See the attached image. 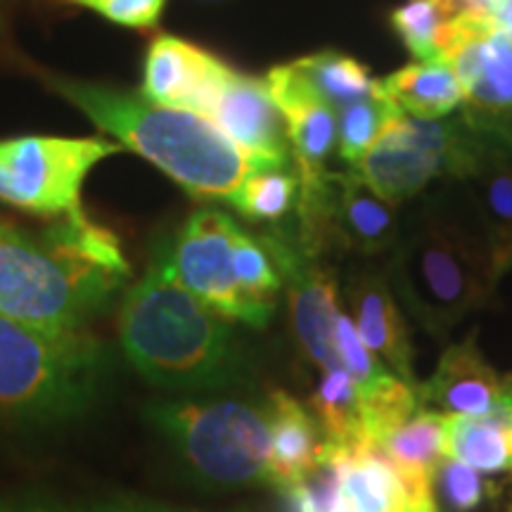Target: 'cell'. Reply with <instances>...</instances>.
Segmentation results:
<instances>
[{
    "instance_id": "cell-26",
    "label": "cell",
    "mask_w": 512,
    "mask_h": 512,
    "mask_svg": "<svg viewBox=\"0 0 512 512\" xmlns=\"http://www.w3.org/2000/svg\"><path fill=\"white\" fill-rule=\"evenodd\" d=\"M43 238L57 247H62L64 252L88 261V264L117 273L121 278L128 275V264L124 259V252H121L119 240L114 238V233H110V230L88 219L83 214V209L74 211V214L60 216V221L55 226H50L43 233Z\"/></svg>"
},
{
    "instance_id": "cell-4",
    "label": "cell",
    "mask_w": 512,
    "mask_h": 512,
    "mask_svg": "<svg viewBox=\"0 0 512 512\" xmlns=\"http://www.w3.org/2000/svg\"><path fill=\"white\" fill-rule=\"evenodd\" d=\"M102 349L83 332H50L0 313V413L69 420L93 406L105 377Z\"/></svg>"
},
{
    "instance_id": "cell-34",
    "label": "cell",
    "mask_w": 512,
    "mask_h": 512,
    "mask_svg": "<svg viewBox=\"0 0 512 512\" xmlns=\"http://www.w3.org/2000/svg\"><path fill=\"white\" fill-rule=\"evenodd\" d=\"M74 512H202L192 508H178V505L152 501L140 496H107L95 501L76 503Z\"/></svg>"
},
{
    "instance_id": "cell-7",
    "label": "cell",
    "mask_w": 512,
    "mask_h": 512,
    "mask_svg": "<svg viewBox=\"0 0 512 512\" xmlns=\"http://www.w3.org/2000/svg\"><path fill=\"white\" fill-rule=\"evenodd\" d=\"M477 145L475 128L463 131L456 121L418 119L401 112L351 171L384 200L399 204L418 195L437 176L465 178Z\"/></svg>"
},
{
    "instance_id": "cell-20",
    "label": "cell",
    "mask_w": 512,
    "mask_h": 512,
    "mask_svg": "<svg viewBox=\"0 0 512 512\" xmlns=\"http://www.w3.org/2000/svg\"><path fill=\"white\" fill-rule=\"evenodd\" d=\"M444 451L475 470L512 477V375L503 377V392L491 413L479 418L446 415Z\"/></svg>"
},
{
    "instance_id": "cell-19",
    "label": "cell",
    "mask_w": 512,
    "mask_h": 512,
    "mask_svg": "<svg viewBox=\"0 0 512 512\" xmlns=\"http://www.w3.org/2000/svg\"><path fill=\"white\" fill-rule=\"evenodd\" d=\"M271 420V456H268L266 484L280 494L294 489L316 470L325 448V434L316 415L287 392H273L268 399Z\"/></svg>"
},
{
    "instance_id": "cell-6",
    "label": "cell",
    "mask_w": 512,
    "mask_h": 512,
    "mask_svg": "<svg viewBox=\"0 0 512 512\" xmlns=\"http://www.w3.org/2000/svg\"><path fill=\"white\" fill-rule=\"evenodd\" d=\"M145 415L202 484L216 489L266 484L268 406L235 399L152 401Z\"/></svg>"
},
{
    "instance_id": "cell-23",
    "label": "cell",
    "mask_w": 512,
    "mask_h": 512,
    "mask_svg": "<svg viewBox=\"0 0 512 512\" xmlns=\"http://www.w3.org/2000/svg\"><path fill=\"white\" fill-rule=\"evenodd\" d=\"M311 88L339 112L351 102L382 91V81L370 76L366 64L342 53H316L294 62Z\"/></svg>"
},
{
    "instance_id": "cell-38",
    "label": "cell",
    "mask_w": 512,
    "mask_h": 512,
    "mask_svg": "<svg viewBox=\"0 0 512 512\" xmlns=\"http://www.w3.org/2000/svg\"><path fill=\"white\" fill-rule=\"evenodd\" d=\"M439 3H444L446 8H451V10H453V0H439Z\"/></svg>"
},
{
    "instance_id": "cell-39",
    "label": "cell",
    "mask_w": 512,
    "mask_h": 512,
    "mask_svg": "<svg viewBox=\"0 0 512 512\" xmlns=\"http://www.w3.org/2000/svg\"><path fill=\"white\" fill-rule=\"evenodd\" d=\"M406 512H411V510H406Z\"/></svg>"
},
{
    "instance_id": "cell-10",
    "label": "cell",
    "mask_w": 512,
    "mask_h": 512,
    "mask_svg": "<svg viewBox=\"0 0 512 512\" xmlns=\"http://www.w3.org/2000/svg\"><path fill=\"white\" fill-rule=\"evenodd\" d=\"M261 245L271 254L280 278L287 283L292 330L304 354L323 370L342 368L335 349L339 309L332 273L318 264L316 254H311L302 242L283 233L264 235Z\"/></svg>"
},
{
    "instance_id": "cell-37",
    "label": "cell",
    "mask_w": 512,
    "mask_h": 512,
    "mask_svg": "<svg viewBox=\"0 0 512 512\" xmlns=\"http://www.w3.org/2000/svg\"><path fill=\"white\" fill-rule=\"evenodd\" d=\"M489 19L505 31L512 34V0H496L489 10Z\"/></svg>"
},
{
    "instance_id": "cell-27",
    "label": "cell",
    "mask_w": 512,
    "mask_h": 512,
    "mask_svg": "<svg viewBox=\"0 0 512 512\" xmlns=\"http://www.w3.org/2000/svg\"><path fill=\"white\" fill-rule=\"evenodd\" d=\"M396 114H401V110L387 98L384 88L380 93L342 107L337 121V145L342 159L354 166Z\"/></svg>"
},
{
    "instance_id": "cell-31",
    "label": "cell",
    "mask_w": 512,
    "mask_h": 512,
    "mask_svg": "<svg viewBox=\"0 0 512 512\" xmlns=\"http://www.w3.org/2000/svg\"><path fill=\"white\" fill-rule=\"evenodd\" d=\"M335 349H337L339 363H342V368L354 377L358 389H361V394L380 387L384 380L392 377L387 366H382L380 358L366 347V342H363L361 335H358L356 325L351 323L347 313H339L337 316Z\"/></svg>"
},
{
    "instance_id": "cell-3",
    "label": "cell",
    "mask_w": 512,
    "mask_h": 512,
    "mask_svg": "<svg viewBox=\"0 0 512 512\" xmlns=\"http://www.w3.org/2000/svg\"><path fill=\"white\" fill-rule=\"evenodd\" d=\"M394 287L432 337H446L496 287L482 228L465 226L453 209L427 204L396 247Z\"/></svg>"
},
{
    "instance_id": "cell-28",
    "label": "cell",
    "mask_w": 512,
    "mask_h": 512,
    "mask_svg": "<svg viewBox=\"0 0 512 512\" xmlns=\"http://www.w3.org/2000/svg\"><path fill=\"white\" fill-rule=\"evenodd\" d=\"M299 192V176L285 169H261L245 178L230 204L252 221H280L292 209Z\"/></svg>"
},
{
    "instance_id": "cell-33",
    "label": "cell",
    "mask_w": 512,
    "mask_h": 512,
    "mask_svg": "<svg viewBox=\"0 0 512 512\" xmlns=\"http://www.w3.org/2000/svg\"><path fill=\"white\" fill-rule=\"evenodd\" d=\"M72 3L98 12L100 17L121 27L150 29L162 15L166 0H72Z\"/></svg>"
},
{
    "instance_id": "cell-15",
    "label": "cell",
    "mask_w": 512,
    "mask_h": 512,
    "mask_svg": "<svg viewBox=\"0 0 512 512\" xmlns=\"http://www.w3.org/2000/svg\"><path fill=\"white\" fill-rule=\"evenodd\" d=\"M503 377L484 361L475 335H470L441 354L437 373L427 384H418L415 394L420 406H434L444 415L479 418L496 406Z\"/></svg>"
},
{
    "instance_id": "cell-25",
    "label": "cell",
    "mask_w": 512,
    "mask_h": 512,
    "mask_svg": "<svg viewBox=\"0 0 512 512\" xmlns=\"http://www.w3.org/2000/svg\"><path fill=\"white\" fill-rule=\"evenodd\" d=\"M456 12L439 0H408L392 12V27L418 62L446 55Z\"/></svg>"
},
{
    "instance_id": "cell-21",
    "label": "cell",
    "mask_w": 512,
    "mask_h": 512,
    "mask_svg": "<svg viewBox=\"0 0 512 512\" xmlns=\"http://www.w3.org/2000/svg\"><path fill=\"white\" fill-rule=\"evenodd\" d=\"M335 446L342 484L356 512H406L408 489L392 460L380 446L358 441L351 446Z\"/></svg>"
},
{
    "instance_id": "cell-14",
    "label": "cell",
    "mask_w": 512,
    "mask_h": 512,
    "mask_svg": "<svg viewBox=\"0 0 512 512\" xmlns=\"http://www.w3.org/2000/svg\"><path fill=\"white\" fill-rule=\"evenodd\" d=\"M207 117L242 150L271 166L290 162L285 121L264 79L230 72L211 102Z\"/></svg>"
},
{
    "instance_id": "cell-22",
    "label": "cell",
    "mask_w": 512,
    "mask_h": 512,
    "mask_svg": "<svg viewBox=\"0 0 512 512\" xmlns=\"http://www.w3.org/2000/svg\"><path fill=\"white\" fill-rule=\"evenodd\" d=\"M384 93L408 117L441 119L465 102L463 83L446 57L415 62L382 81Z\"/></svg>"
},
{
    "instance_id": "cell-32",
    "label": "cell",
    "mask_w": 512,
    "mask_h": 512,
    "mask_svg": "<svg viewBox=\"0 0 512 512\" xmlns=\"http://www.w3.org/2000/svg\"><path fill=\"white\" fill-rule=\"evenodd\" d=\"M434 484L448 508L453 512H470L482 505L486 498L494 496V484H489L479 475L475 467L460 463V460L444 458L437 467Z\"/></svg>"
},
{
    "instance_id": "cell-35",
    "label": "cell",
    "mask_w": 512,
    "mask_h": 512,
    "mask_svg": "<svg viewBox=\"0 0 512 512\" xmlns=\"http://www.w3.org/2000/svg\"><path fill=\"white\" fill-rule=\"evenodd\" d=\"M0 512H74V505L41 494L0 496Z\"/></svg>"
},
{
    "instance_id": "cell-36",
    "label": "cell",
    "mask_w": 512,
    "mask_h": 512,
    "mask_svg": "<svg viewBox=\"0 0 512 512\" xmlns=\"http://www.w3.org/2000/svg\"><path fill=\"white\" fill-rule=\"evenodd\" d=\"M494 3L496 0H453V12L456 15L489 17V10Z\"/></svg>"
},
{
    "instance_id": "cell-11",
    "label": "cell",
    "mask_w": 512,
    "mask_h": 512,
    "mask_svg": "<svg viewBox=\"0 0 512 512\" xmlns=\"http://www.w3.org/2000/svg\"><path fill=\"white\" fill-rule=\"evenodd\" d=\"M446 60L463 83L465 102L484 117H512V34L489 17L456 15Z\"/></svg>"
},
{
    "instance_id": "cell-24",
    "label": "cell",
    "mask_w": 512,
    "mask_h": 512,
    "mask_svg": "<svg viewBox=\"0 0 512 512\" xmlns=\"http://www.w3.org/2000/svg\"><path fill=\"white\" fill-rule=\"evenodd\" d=\"M316 420L325 434V441L337 446H351L363 439L361 389L344 368L325 370L311 396Z\"/></svg>"
},
{
    "instance_id": "cell-1",
    "label": "cell",
    "mask_w": 512,
    "mask_h": 512,
    "mask_svg": "<svg viewBox=\"0 0 512 512\" xmlns=\"http://www.w3.org/2000/svg\"><path fill=\"white\" fill-rule=\"evenodd\" d=\"M131 366L169 392H226L249 384V361L223 316L192 294L171 264V242L152 254L119 313Z\"/></svg>"
},
{
    "instance_id": "cell-5",
    "label": "cell",
    "mask_w": 512,
    "mask_h": 512,
    "mask_svg": "<svg viewBox=\"0 0 512 512\" xmlns=\"http://www.w3.org/2000/svg\"><path fill=\"white\" fill-rule=\"evenodd\" d=\"M124 278L0 219V313L50 332H83Z\"/></svg>"
},
{
    "instance_id": "cell-30",
    "label": "cell",
    "mask_w": 512,
    "mask_h": 512,
    "mask_svg": "<svg viewBox=\"0 0 512 512\" xmlns=\"http://www.w3.org/2000/svg\"><path fill=\"white\" fill-rule=\"evenodd\" d=\"M233 261L242 292L252 302L275 311V294H278L280 285H283V278H280L278 268H275L266 247L261 245V240H254L252 235L240 230L238 240H235Z\"/></svg>"
},
{
    "instance_id": "cell-29",
    "label": "cell",
    "mask_w": 512,
    "mask_h": 512,
    "mask_svg": "<svg viewBox=\"0 0 512 512\" xmlns=\"http://www.w3.org/2000/svg\"><path fill=\"white\" fill-rule=\"evenodd\" d=\"M292 512H356L342 484L335 446L325 441L316 470L285 494Z\"/></svg>"
},
{
    "instance_id": "cell-8",
    "label": "cell",
    "mask_w": 512,
    "mask_h": 512,
    "mask_svg": "<svg viewBox=\"0 0 512 512\" xmlns=\"http://www.w3.org/2000/svg\"><path fill=\"white\" fill-rule=\"evenodd\" d=\"M119 143L102 138L24 136L0 143V200L24 211L67 216L81 211V185Z\"/></svg>"
},
{
    "instance_id": "cell-9",
    "label": "cell",
    "mask_w": 512,
    "mask_h": 512,
    "mask_svg": "<svg viewBox=\"0 0 512 512\" xmlns=\"http://www.w3.org/2000/svg\"><path fill=\"white\" fill-rule=\"evenodd\" d=\"M240 226L221 209H197L171 242V264L178 280L223 318L249 328H266L273 311L242 292L235 275V240Z\"/></svg>"
},
{
    "instance_id": "cell-16",
    "label": "cell",
    "mask_w": 512,
    "mask_h": 512,
    "mask_svg": "<svg viewBox=\"0 0 512 512\" xmlns=\"http://www.w3.org/2000/svg\"><path fill=\"white\" fill-rule=\"evenodd\" d=\"M472 185L475 216L489 249L496 283L512 271V150L479 140L475 162L463 178Z\"/></svg>"
},
{
    "instance_id": "cell-17",
    "label": "cell",
    "mask_w": 512,
    "mask_h": 512,
    "mask_svg": "<svg viewBox=\"0 0 512 512\" xmlns=\"http://www.w3.org/2000/svg\"><path fill=\"white\" fill-rule=\"evenodd\" d=\"M347 297L356 318V330L366 347L384 358L399 380L418 387L411 368V332L396 306L387 275L377 271L356 273L349 283Z\"/></svg>"
},
{
    "instance_id": "cell-13",
    "label": "cell",
    "mask_w": 512,
    "mask_h": 512,
    "mask_svg": "<svg viewBox=\"0 0 512 512\" xmlns=\"http://www.w3.org/2000/svg\"><path fill=\"white\" fill-rule=\"evenodd\" d=\"M264 81L285 121L299 183L320 178L328 171L325 162L337 143V110L313 91L294 62L271 69Z\"/></svg>"
},
{
    "instance_id": "cell-12",
    "label": "cell",
    "mask_w": 512,
    "mask_h": 512,
    "mask_svg": "<svg viewBox=\"0 0 512 512\" xmlns=\"http://www.w3.org/2000/svg\"><path fill=\"white\" fill-rule=\"evenodd\" d=\"M233 69L195 43L176 36L152 41L143 69V98L162 107L190 110L207 117L211 102Z\"/></svg>"
},
{
    "instance_id": "cell-18",
    "label": "cell",
    "mask_w": 512,
    "mask_h": 512,
    "mask_svg": "<svg viewBox=\"0 0 512 512\" xmlns=\"http://www.w3.org/2000/svg\"><path fill=\"white\" fill-rule=\"evenodd\" d=\"M330 221L337 242L366 256L387 252L401 233L396 204L377 195L354 171L330 174Z\"/></svg>"
},
{
    "instance_id": "cell-2",
    "label": "cell",
    "mask_w": 512,
    "mask_h": 512,
    "mask_svg": "<svg viewBox=\"0 0 512 512\" xmlns=\"http://www.w3.org/2000/svg\"><path fill=\"white\" fill-rule=\"evenodd\" d=\"M53 88L100 131L145 157L195 197L230 200L254 171L285 169L249 155L204 114L155 105L98 83L55 79Z\"/></svg>"
}]
</instances>
